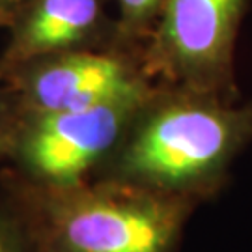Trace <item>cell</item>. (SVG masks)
<instances>
[{"label":"cell","instance_id":"2","mask_svg":"<svg viewBox=\"0 0 252 252\" xmlns=\"http://www.w3.org/2000/svg\"><path fill=\"white\" fill-rule=\"evenodd\" d=\"M21 192V217L39 252H176L198 206L112 178L28 183Z\"/></svg>","mask_w":252,"mask_h":252},{"label":"cell","instance_id":"5","mask_svg":"<svg viewBox=\"0 0 252 252\" xmlns=\"http://www.w3.org/2000/svg\"><path fill=\"white\" fill-rule=\"evenodd\" d=\"M17 112H63L150 97L159 86L140 54L86 47L51 54L0 77Z\"/></svg>","mask_w":252,"mask_h":252},{"label":"cell","instance_id":"1","mask_svg":"<svg viewBox=\"0 0 252 252\" xmlns=\"http://www.w3.org/2000/svg\"><path fill=\"white\" fill-rule=\"evenodd\" d=\"M252 144V101L159 86L118 148L105 178L202 202L224 187Z\"/></svg>","mask_w":252,"mask_h":252},{"label":"cell","instance_id":"4","mask_svg":"<svg viewBox=\"0 0 252 252\" xmlns=\"http://www.w3.org/2000/svg\"><path fill=\"white\" fill-rule=\"evenodd\" d=\"M146 101L63 112H17L9 152L30 183L65 187L86 181L114 153Z\"/></svg>","mask_w":252,"mask_h":252},{"label":"cell","instance_id":"8","mask_svg":"<svg viewBox=\"0 0 252 252\" xmlns=\"http://www.w3.org/2000/svg\"><path fill=\"white\" fill-rule=\"evenodd\" d=\"M0 252H39L19 211L15 217L0 213Z\"/></svg>","mask_w":252,"mask_h":252},{"label":"cell","instance_id":"7","mask_svg":"<svg viewBox=\"0 0 252 252\" xmlns=\"http://www.w3.org/2000/svg\"><path fill=\"white\" fill-rule=\"evenodd\" d=\"M118 9V41L124 45L133 41H146L164 0H112Z\"/></svg>","mask_w":252,"mask_h":252},{"label":"cell","instance_id":"9","mask_svg":"<svg viewBox=\"0 0 252 252\" xmlns=\"http://www.w3.org/2000/svg\"><path fill=\"white\" fill-rule=\"evenodd\" d=\"M17 120V108L9 92L0 84V148L9 150V140Z\"/></svg>","mask_w":252,"mask_h":252},{"label":"cell","instance_id":"3","mask_svg":"<svg viewBox=\"0 0 252 252\" xmlns=\"http://www.w3.org/2000/svg\"><path fill=\"white\" fill-rule=\"evenodd\" d=\"M251 0H164L140 53L159 86L237 101L235 45Z\"/></svg>","mask_w":252,"mask_h":252},{"label":"cell","instance_id":"10","mask_svg":"<svg viewBox=\"0 0 252 252\" xmlns=\"http://www.w3.org/2000/svg\"><path fill=\"white\" fill-rule=\"evenodd\" d=\"M30 0H0V27H9L21 9Z\"/></svg>","mask_w":252,"mask_h":252},{"label":"cell","instance_id":"6","mask_svg":"<svg viewBox=\"0 0 252 252\" xmlns=\"http://www.w3.org/2000/svg\"><path fill=\"white\" fill-rule=\"evenodd\" d=\"M8 28L0 77L51 54L99 47L107 17L103 0H30Z\"/></svg>","mask_w":252,"mask_h":252}]
</instances>
